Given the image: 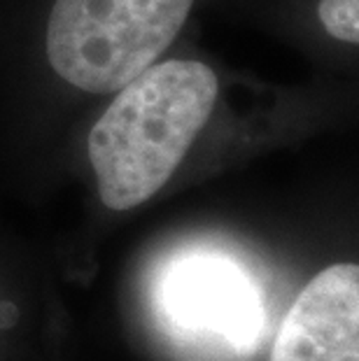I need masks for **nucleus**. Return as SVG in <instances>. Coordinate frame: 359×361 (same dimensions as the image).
I'll use <instances>...</instances> for the list:
<instances>
[{
    "label": "nucleus",
    "instance_id": "nucleus-1",
    "mask_svg": "<svg viewBox=\"0 0 359 361\" xmlns=\"http://www.w3.org/2000/svg\"><path fill=\"white\" fill-rule=\"evenodd\" d=\"M217 94L212 68L189 59L152 63L128 80L89 130L101 201L110 210L150 201L208 124Z\"/></svg>",
    "mask_w": 359,
    "mask_h": 361
},
{
    "label": "nucleus",
    "instance_id": "nucleus-2",
    "mask_svg": "<svg viewBox=\"0 0 359 361\" xmlns=\"http://www.w3.org/2000/svg\"><path fill=\"white\" fill-rule=\"evenodd\" d=\"M194 0H56L47 59L61 80L112 94L171 47Z\"/></svg>",
    "mask_w": 359,
    "mask_h": 361
},
{
    "label": "nucleus",
    "instance_id": "nucleus-3",
    "mask_svg": "<svg viewBox=\"0 0 359 361\" xmlns=\"http://www.w3.org/2000/svg\"><path fill=\"white\" fill-rule=\"evenodd\" d=\"M159 308L171 331L192 345L250 355L262 341L259 289L224 257L196 255L175 261L159 287Z\"/></svg>",
    "mask_w": 359,
    "mask_h": 361
},
{
    "label": "nucleus",
    "instance_id": "nucleus-4",
    "mask_svg": "<svg viewBox=\"0 0 359 361\" xmlns=\"http://www.w3.org/2000/svg\"><path fill=\"white\" fill-rule=\"evenodd\" d=\"M271 361H359V268L334 264L296 296Z\"/></svg>",
    "mask_w": 359,
    "mask_h": 361
},
{
    "label": "nucleus",
    "instance_id": "nucleus-5",
    "mask_svg": "<svg viewBox=\"0 0 359 361\" xmlns=\"http://www.w3.org/2000/svg\"><path fill=\"white\" fill-rule=\"evenodd\" d=\"M317 17L336 40L359 42V0H320Z\"/></svg>",
    "mask_w": 359,
    "mask_h": 361
}]
</instances>
